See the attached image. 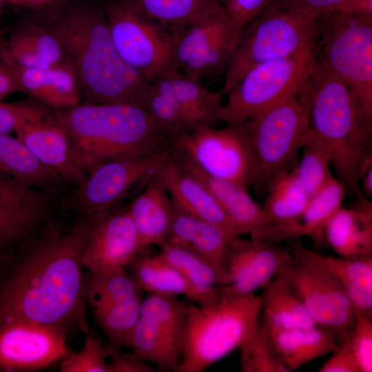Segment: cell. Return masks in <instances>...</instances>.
<instances>
[{"label":"cell","mask_w":372,"mask_h":372,"mask_svg":"<svg viewBox=\"0 0 372 372\" xmlns=\"http://www.w3.org/2000/svg\"><path fill=\"white\" fill-rule=\"evenodd\" d=\"M142 299V297H138L91 310L107 339L109 355L112 351L123 347L131 349L134 331L141 313Z\"/></svg>","instance_id":"37"},{"label":"cell","mask_w":372,"mask_h":372,"mask_svg":"<svg viewBox=\"0 0 372 372\" xmlns=\"http://www.w3.org/2000/svg\"><path fill=\"white\" fill-rule=\"evenodd\" d=\"M353 209L340 208L327 223L324 235L340 256L358 258L372 256V203L357 195Z\"/></svg>","instance_id":"27"},{"label":"cell","mask_w":372,"mask_h":372,"mask_svg":"<svg viewBox=\"0 0 372 372\" xmlns=\"http://www.w3.org/2000/svg\"><path fill=\"white\" fill-rule=\"evenodd\" d=\"M85 335L81 349L74 351L68 350L60 361L61 372H109L107 344L92 331Z\"/></svg>","instance_id":"43"},{"label":"cell","mask_w":372,"mask_h":372,"mask_svg":"<svg viewBox=\"0 0 372 372\" xmlns=\"http://www.w3.org/2000/svg\"><path fill=\"white\" fill-rule=\"evenodd\" d=\"M14 132L39 161L63 180L79 184L84 180L85 173L72 161L67 133L55 114L30 105L17 120Z\"/></svg>","instance_id":"20"},{"label":"cell","mask_w":372,"mask_h":372,"mask_svg":"<svg viewBox=\"0 0 372 372\" xmlns=\"http://www.w3.org/2000/svg\"><path fill=\"white\" fill-rule=\"evenodd\" d=\"M303 154L293 169L309 198H311L332 178L331 156L329 147L307 130L302 136Z\"/></svg>","instance_id":"38"},{"label":"cell","mask_w":372,"mask_h":372,"mask_svg":"<svg viewBox=\"0 0 372 372\" xmlns=\"http://www.w3.org/2000/svg\"><path fill=\"white\" fill-rule=\"evenodd\" d=\"M159 247L158 255L194 285L205 289H214L222 285L220 273L201 257L167 242Z\"/></svg>","instance_id":"39"},{"label":"cell","mask_w":372,"mask_h":372,"mask_svg":"<svg viewBox=\"0 0 372 372\" xmlns=\"http://www.w3.org/2000/svg\"><path fill=\"white\" fill-rule=\"evenodd\" d=\"M355 322L349 335L340 342L350 353L358 372L372 371V318L354 309Z\"/></svg>","instance_id":"44"},{"label":"cell","mask_w":372,"mask_h":372,"mask_svg":"<svg viewBox=\"0 0 372 372\" xmlns=\"http://www.w3.org/2000/svg\"><path fill=\"white\" fill-rule=\"evenodd\" d=\"M169 147L210 176L247 189L254 185L255 168L251 152L237 125H227L222 129L200 127L170 138Z\"/></svg>","instance_id":"11"},{"label":"cell","mask_w":372,"mask_h":372,"mask_svg":"<svg viewBox=\"0 0 372 372\" xmlns=\"http://www.w3.org/2000/svg\"><path fill=\"white\" fill-rule=\"evenodd\" d=\"M239 349L242 372H290L281 361L260 322Z\"/></svg>","instance_id":"40"},{"label":"cell","mask_w":372,"mask_h":372,"mask_svg":"<svg viewBox=\"0 0 372 372\" xmlns=\"http://www.w3.org/2000/svg\"><path fill=\"white\" fill-rule=\"evenodd\" d=\"M343 0H273V4L285 10L320 17L330 12Z\"/></svg>","instance_id":"46"},{"label":"cell","mask_w":372,"mask_h":372,"mask_svg":"<svg viewBox=\"0 0 372 372\" xmlns=\"http://www.w3.org/2000/svg\"><path fill=\"white\" fill-rule=\"evenodd\" d=\"M310 100L309 79L286 99L237 124L251 152L253 186L258 191L267 192L278 178L296 166L302 138L309 126Z\"/></svg>","instance_id":"6"},{"label":"cell","mask_w":372,"mask_h":372,"mask_svg":"<svg viewBox=\"0 0 372 372\" xmlns=\"http://www.w3.org/2000/svg\"><path fill=\"white\" fill-rule=\"evenodd\" d=\"M150 87L174 99L200 127H216L220 121L224 95L209 90L202 81L175 70L158 78Z\"/></svg>","instance_id":"30"},{"label":"cell","mask_w":372,"mask_h":372,"mask_svg":"<svg viewBox=\"0 0 372 372\" xmlns=\"http://www.w3.org/2000/svg\"><path fill=\"white\" fill-rule=\"evenodd\" d=\"M169 156L183 171L199 180L210 192L225 213L245 232L251 233L268 224L262 208L247 189L236 183L209 176L183 154L169 149Z\"/></svg>","instance_id":"24"},{"label":"cell","mask_w":372,"mask_h":372,"mask_svg":"<svg viewBox=\"0 0 372 372\" xmlns=\"http://www.w3.org/2000/svg\"><path fill=\"white\" fill-rule=\"evenodd\" d=\"M320 18L317 63L348 87L372 121V17L329 12Z\"/></svg>","instance_id":"8"},{"label":"cell","mask_w":372,"mask_h":372,"mask_svg":"<svg viewBox=\"0 0 372 372\" xmlns=\"http://www.w3.org/2000/svg\"><path fill=\"white\" fill-rule=\"evenodd\" d=\"M330 12L355 17H372V0H343Z\"/></svg>","instance_id":"50"},{"label":"cell","mask_w":372,"mask_h":372,"mask_svg":"<svg viewBox=\"0 0 372 372\" xmlns=\"http://www.w3.org/2000/svg\"><path fill=\"white\" fill-rule=\"evenodd\" d=\"M145 17L184 29L223 8L220 0H123Z\"/></svg>","instance_id":"34"},{"label":"cell","mask_w":372,"mask_h":372,"mask_svg":"<svg viewBox=\"0 0 372 372\" xmlns=\"http://www.w3.org/2000/svg\"><path fill=\"white\" fill-rule=\"evenodd\" d=\"M316 62L314 49L250 68L227 94L220 121L237 125L286 99L308 81Z\"/></svg>","instance_id":"9"},{"label":"cell","mask_w":372,"mask_h":372,"mask_svg":"<svg viewBox=\"0 0 372 372\" xmlns=\"http://www.w3.org/2000/svg\"><path fill=\"white\" fill-rule=\"evenodd\" d=\"M310 109L307 130L329 149L331 165L351 195L372 165V121L360 110L348 87L316 63L309 79Z\"/></svg>","instance_id":"4"},{"label":"cell","mask_w":372,"mask_h":372,"mask_svg":"<svg viewBox=\"0 0 372 372\" xmlns=\"http://www.w3.org/2000/svg\"><path fill=\"white\" fill-rule=\"evenodd\" d=\"M187 307L175 296L148 293L142 299L130 349L158 371H177L185 346Z\"/></svg>","instance_id":"12"},{"label":"cell","mask_w":372,"mask_h":372,"mask_svg":"<svg viewBox=\"0 0 372 372\" xmlns=\"http://www.w3.org/2000/svg\"><path fill=\"white\" fill-rule=\"evenodd\" d=\"M141 254L128 207L112 209L93 220L82 263L88 271L127 268Z\"/></svg>","instance_id":"19"},{"label":"cell","mask_w":372,"mask_h":372,"mask_svg":"<svg viewBox=\"0 0 372 372\" xmlns=\"http://www.w3.org/2000/svg\"><path fill=\"white\" fill-rule=\"evenodd\" d=\"M261 298L222 291L204 304L187 305L184 350L177 372H202L240 348L259 322Z\"/></svg>","instance_id":"5"},{"label":"cell","mask_w":372,"mask_h":372,"mask_svg":"<svg viewBox=\"0 0 372 372\" xmlns=\"http://www.w3.org/2000/svg\"><path fill=\"white\" fill-rule=\"evenodd\" d=\"M109 372H157L154 366L141 358L135 352L121 349L112 351L108 356Z\"/></svg>","instance_id":"47"},{"label":"cell","mask_w":372,"mask_h":372,"mask_svg":"<svg viewBox=\"0 0 372 372\" xmlns=\"http://www.w3.org/2000/svg\"><path fill=\"white\" fill-rule=\"evenodd\" d=\"M127 268L148 293L182 295L200 305L210 301L217 294V287L205 289L197 287L158 254H139Z\"/></svg>","instance_id":"31"},{"label":"cell","mask_w":372,"mask_h":372,"mask_svg":"<svg viewBox=\"0 0 372 372\" xmlns=\"http://www.w3.org/2000/svg\"><path fill=\"white\" fill-rule=\"evenodd\" d=\"M238 35L224 8L186 27L174 51V64L183 74L202 81L226 70Z\"/></svg>","instance_id":"14"},{"label":"cell","mask_w":372,"mask_h":372,"mask_svg":"<svg viewBox=\"0 0 372 372\" xmlns=\"http://www.w3.org/2000/svg\"><path fill=\"white\" fill-rule=\"evenodd\" d=\"M298 262L291 251L274 245L234 238L229 246L223 269V292L245 296L262 289L284 268Z\"/></svg>","instance_id":"18"},{"label":"cell","mask_w":372,"mask_h":372,"mask_svg":"<svg viewBox=\"0 0 372 372\" xmlns=\"http://www.w3.org/2000/svg\"><path fill=\"white\" fill-rule=\"evenodd\" d=\"M262 289L260 296L264 324L281 329L317 326L296 293L282 276L277 275Z\"/></svg>","instance_id":"32"},{"label":"cell","mask_w":372,"mask_h":372,"mask_svg":"<svg viewBox=\"0 0 372 372\" xmlns=\"http://www.w3.org/2000/svg\"><path fill=\"white\" fill-rule=\"evenodd\" d=\"M273 1V0H220L238 37L245 26Z\"/></svg>","instance_id":"45"},{"label":"cell","mask_w":372,"mask_h":372,"mask_svg":"<svg viewBox=\"0 0 372 372\" xmlns=\"http://www.w3.org/2000/svg\"><path fill=\"white\" fill-rule=\"evenodd\" d=\"M8 41L32 50L52 66L68 62L52 32L35 23H27L15 30Z\"/></svg>","instance_id":"42"},{"label":"cell","mask_w":372,"mask_h":372,"mask_svg":"<svg viewBox=\"0 0 372 372\" xmlns=\"http://www.w3.org/2000/svg\"><path fill=\"white\" fill-rule=\"evenodd\" d=\"M56 0H24L23 6H41L49 4Z\"/></svg>","instance_id":"53"},{"label":"cell","mask_w":372,"mask_h":372,"mask_svg":"<svg viewBox=\"0 0 372 372\" xmlns=\"http://www.w3.org/2000/svg\"><path fill=\"white\" fill-rule=\"evenodd\" d=\"M262 325L281 361L289 371L339 347L340 340L332 331L316 326L304 329H281Z\"/></svg>","instance_id":"29"},{"label":"cell","mask_w":372,"mask_h":372,"mask_svg":"<svg viewBox=\"0 0 372 372\" xmlns=\"http://www.w3.org/2000/svg\"><path fill=\"white\" fill-rule=\"evenodd\" d=\"M360 181L362 183V192L368 197L372 196V165L363 172Z\"/></svg>","instance_id":"52"},{"label":"cell","mask_w":372,"mask_h":372,"mask_svg":"<svg viewBox=\"0 0 372 372\" xmlns=\"http://www.w3.org/2000/svg\"><path fill=\"white\" fill-rule=\"evenodd\" d=\"M318 371L358 372L350 353L340 344L337 350L331 353V357L323 363Z\"/></svg>","instance_id":"48"},{"label":"cell","mask_w":372,"mask_h":372,"mask_svg":"<svg viewBox=\"0 0 372 372\" xmlns=\"http://www.w3.org/2000/svg\"><path fill=\"white\" fill-rule=\"evenodd\" d=\"M145 107L169 139L203 127L174 99L151 87Z\"/></svg>","instance_id":"41"},{"label":"cell","mask_w":372,"mask_h":372,"mask_svg":"<svg viewBox=\"0 0 372 372\" xmlns=\"http://www.w3.org/2000/svg\"><path fill=\"white\" fill-rule=\"evenodd\" d=\"M144 291L127 268L84 273V296L90 310L142 297Z\"/></svg>","instance_id":"35"},{"label":"cell","mask_w":372,"mask_h":372,"mask_svg":"<svg viewBox=\"0 0 372 372\" xmlns=\"http://www.w3.org/2000/svg\"><path fill=\"white\" fill-rule=\"evenodd\" d=\"M49 30L74 70L85 103L146 108L150 83L119 54L103 9L92 4L75 6Z\"/></svg>","instance_id":"2"},{"label":"cell","mask_w":372,"mask_h":372,"mask_svg":"<svg viewBox=\"0 0 372 372\" xmlns=\"http://www.w3.org/2000/svg\"><path fill=\"white\" fill-rule=\"evenodd\" d=\"M5 41L3 40L2 37L0 36V54L2 51V49L4 46V44H5Z\"/></svg>","instance_id":"55"},{"label":"cell","mask_w":372,"mask_h":372,"mask_svg":"<svg viewBox=\"0 0 372 372\" xmlns=\"http://www.w3.org/2000/svg\"><path fill=\"white\" fill-rule=\"evenodd\" d=\"M167 151L105 161L89 172L74 196L80 217L95 220L114 209L138 183L149 180L165 165Z\"/></svg>","instance_id":"13"},{"label":"cell","mask_w":372,"mask_h":372,"mask_svg":"<svg viewBox=\"0 0 372 372\" xmlns=\"http://www.w3.org/2000/svg\"><path fill=\"white\" fill-rule=\"evenodd\" d=\"M291 252L330 275L342 287L354 309L372 318V256L358 258L322 255L295 242Z\"/></svg>","instance_id":"23"},{"label":"cell","mask_w":372,"mask_h":372,"mask_svg":"<svg viewBox=\"0 0 372 372\" xmlns=\"http://www.w3.org/2000/svg\"><path fill=\"white\" fill-rule=\"evenodd\" d=\"M3 260V256H1V254H0V265H1V262Z\"/></svg>","instance_id":"57"},{"label":"cell","mask_w":372,"mask_h":372,"mask_svg":"<svg viewBox=\"0 0 372 372\" xmlns=\"http://www.w3.org/2000/svg\"><path fill=\"white\" fill-rule=\"evenodd\" d=\"M278 275L289 282L317 326L334 333L340 342L349 335L355 322L354 310L330 275L312 263L298 260Z\"/></svg>","instance_id":"15"},{"label":"cell","mask_w":372,"mask_h":372,"mask_svg":"<svg viewBox=\"0 0 372 372\" xmlns=\"http://www.w3.org/2000/svg\"><path fill=\"white\" fill-rule=\"evenodd\" d=\"M29 105L0 101V134H10L17 120L25 112Z\"/></svg>","instance_id":"49"},{"label":"cell","mask_w":372,"mask_h":372,"mask_svg":"<svg viewBox=\"0 0 372 372\" xmlns=\"http://www.w3.org/2000/svg\"><path fill=\"white\" fill-rule=\"evenodd\" d=\"M103 10L119 54L150 84L176 70L174 51L185 28L152 21L123 0L107 3Z\"/></svg>","instance_id":"10"},{"label":"cell","mask_w":372,"mask_h":372,"mask_svg":"<svg viewBox=\"0 0 372 372\" xmlns=\"http://www.w3.org/2000/svg\"><path fill=\"white\" fill-rule=\"evenodd\" d=\"M17 91L19 87L14 71L0 54V101Z\"/></svg>","instance_id":"51"},{"label":"cell","mask_w":372,"mask_h":372,"mask_svg":"<svg viewBox=\"0 0 372 372\" xmlns=\"http://www.w3.org/2000/svg\"><path fill=\"white\" fill-rule=\"evenodd\" d=\"M156 176L174 203L185 212L220 227L231 236L245 234L205 185L179 167L169 156Z\"/></svg>","instance_id":"22"},{"label":"cell","mask_w":372,"mask_h":372,"mask_svg":"<svg viewBox=\"0 0 372 372\" xmlns=\"http://www.w3.org/2000/svg\"><path fill=\"white\" fill-rule=\"evenodd\" d=\"M5 1V0H0V9L3 3V2Z\"/></svg>","instance_id":"56"},{"label":"cell","mask_w":372,"mask_h":372,"mask_svg":"<svg viewBox=\"0 0 372 372\" xmlns=\"http://www.w3.org/2000/svg\"><path fill=\"white\" fill-rule=\"evenodd\" d=\"M83 172L115 158L167 151L169 137L145 107L84 103L55 114Z\"/></svg>","instance_id":"3"},{"label":"cell","mask_w":372,"mask_h":372,"mask_svg":"<svg viewBox=\"0 0 372 372\" xmlns=\"http://www.w3.org/2000/svg\"><path fill=\"white\" fill-rule=\"evenodd\" d=\"M54 204L35 187L0 176V254L3 260L52 219Z\"/></svg>","instance_id":"16"},{"label":"cell","mask_w":372,"mask_h":372,"mask_svg":"<svg viewBox=\"0 0 372 372\" xmlns=\"http://www.w3.org/2000/svg\"><path fill=\"white\" fill-rule=\"evenodd\" d=\"M156 174L127 206L141 254L150 246L166 242L172 221L173 202Z\"/></svg>","instance_id":"26"},{"label":"cell","mask_w":372,"mask_h":372,"mask_svg":"<svg viewBox=\"0 0 372 372\" xmlns=\"http://www.w3.org/2000/svg\"><path fill=\"white\" fill-rule=\"evenodd\" d=\"M12 68L19 92L60 109H68L80 103L82 94L69 62L46 69Z\"/></svg>","instance_id":"28"},{"label":"cell","mask_w":372,"mask_h":372,"mask_svg":"<svg viewBox=\"0 0 372 372\" xmlns=\"http://www.w3.org/2000/svg\"><path fill=\"white\" fill-rule=\"evenodd\" d=\"M347 190L344 185L332 178L309 198L304 211L296 220L280 225H268L250 233L251 240L265 245L311 236L320 239L333 215L341 208Z\"/></svg>","instance_id":"21"},{"label":"cell","mask_w":372,"mask_h":372,"mask_svg":"<svg viewBox=\"0 0 372 372\" xmlns=\"http://www.w3.org/2000/svg\"><path fill=\"white\" fill-rule=\"evenodd\" d=\"M173 205L172 221L166 242L185 249L209 262L221 275L223 285L229 245L238 236H231L220 227L185 212L174 202Z\"/></svg>","instance_id":"25"},{"label":"cell","mask_w":372,"mask_h":372,"mask_svg":"<svg viewBox=\"0 0 372 372\" xmlns=\"http://www.w3.org/2000/svg\"><path fill=\"white\" fill-rule=\"evenodd\" d=\"M63 332L26 321L0 325V371H31L57 363L69 349Z\"/></svg>","instance_id":"17"},{"label":"cell","mask_w":372,"mask_h":372,"mask_svg":"<svg viewBox=\"0 0 372 372\" xmlns=\"http://www.w3.org/2000/svg\"><path fill=\"white\" fill-rule=\"evenodd\" d=\"M262 209L268 225L290 223L304 211L309 200L293 169L280 176L268 188Z\"/></svg>","instance_id":"36"},{"label":"cell","mask_w":372,"mask_h":372,"mask_svg":"<svg viewBox=\"0 0 372 372\" xmlns=\"http://www.w3.org/2000/svg\"><path fill=\"white\" fill-rule=\"evenodd\" d=\"M320 26L319 17L271 3L242 29L225 70L223 94L257 65L316 49Z\"/></svg>","instance_id":"7"},{"label":"cell","mask_w":372,"mask_h":372,"mask_svg":"<svg viewBox=\"0 0 372 372\" xmlns=\"http://www.w3.org/2000/svg\"><path fill=\"white\" fill-rule=\"evenodd\" d=\"M0 176L35 187L63 180L41 163L17 137L9 134H0Z\"/></svg>","instance_id":"33"},{"label":"cell","mask_w":372,"mask_h":372,"mask_svg":"<svg viewBox=\"0 0 372 372\" xmlns=\"http://www.w3.org/2000/svg\"><path fill=\"white\" fill-rule=\"evenodd\" d=\"M5 1L16 6H23L24 0H5Z\"/></svg>","instance_id":"54"},{"label":"cell","mask_w":372,"mask_h":372,"mask_svg":"<svg viewBox=\"0 0 372 372\" xmlns=\"http://www.w3.org/2000/svg\"><path fill=\"white\" fill-rule=\"evenodd\" d=\"M93 220L71 226L53 218L2 262L0 325L31 322L68 337L90 331L82 256Z\"/></svg>","instance_id":"1"}]
</instances>
